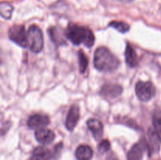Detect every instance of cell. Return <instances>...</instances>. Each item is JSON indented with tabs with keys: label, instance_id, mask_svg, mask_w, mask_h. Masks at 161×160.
<instances>
[{
	"label": "cell",
	"instance_id": "5bb4252c",
	"mask_svg": "<svg viewBox=\"0 0 161 160\" xmlns=\"http://www.w3.org/2000/svg\"><path fill=\"white\" fill-rule=\"evenodd\" d=\"M93 155L94 152L92 148L86 144H81L75 151V157L77 160H91Z\"/></svg>",
	"mask_w": 161,
	"mask_h": 160
},
{
	"label": "cell",
	"instance_id": "d6986e66",
	"mask_svg": "<svg viewBox=\"0 0 161 160\" xmlns=\"http://www.w3.org/2000/svg\"><path fill=\"white\" fill-rule=\"evenodd\" d=\"M14 7L10 4L7 3H1L0 5V12H1V16L5 19H10L11 15H12Z\"/></svg>",
	"mask_w": 161,
	"mask_h": 160
},
{
	"label": "cell",
	"instance_id": "e0dca14e",
	"mask_svg": "<svg viewBox=\"0 0 161 160\" xmlns=\"http://www.w3.org/2000/svg\"><path fill=\"white\" fill-rule=\"evenodd\" d=\"M153 124L154 131L158 136L161 143V110L156 109L153 115Z\"/></svg>",
	"mask_w": 161,
	"mask_h": 160
},
{
	"label": "cell",
	"instance_id": "52a82bcc",
	"mask_svg": "<svg viewBox=\"0 0 161 160\" xmlns=\"http://www.w3.org/2000/svg\"><path fill=\"white\" fill-rule=\"evenodd\" d=\"M80 108H79L78 105H72L69 112H68L65 120V127L69 131H72L74 128L76 126L77 123L80 120Z\"/></svg>",
	"mask_w": 161,
	"mask_h": 160
},
{
	"label": "cell",
	"instance_id": "8992f818",
	"mask_svg": "<svg viewBox=\"0 0 161 160\" xmlns=\"http://www.w3.org/2000/svg\"><path fill=\"white\" fill-rule=\"evenodd\" d=\"M49 123H50V119L48 116L47 115L39 114V113L31 115L27 121V125L29 128L36 129V130L44 128L48 125Z\"/></svg>",
	"mask_w": 161,
	"mask_h": 160
},
{
	"label": "cell",
	"instance_id": "9c48e42d",
	"mask_svg": "<svg viewBox=\"0 0 161 160\" xmlns=\"http://www.w3.org/2000/svg\"><path fill=\"white\" fill-rule=\"evenodd\" d=\"M146 148H147L146 140L134 144L127 153V160H142Z\"/></svg>",
	"mask_w": 161,
	"mask_h": 160
},
{
	"label": "cell",
	"instance_id": "ffe728a7",
	"mask_svg": "<svg viewBox=\"0 0 161 160\" xmlns=\"http://www.w3.org/2000/svg\"><path fill=\"white\" fill-rule=\"evenodd\" d=\"M78 56H79V64H80V73L83 74L86 72V69H87L88 59L83 50H80V51L78 52Z\"/></svg>",
	"mask_w": 161,
	"mask_h": 160
},
{
	"label": "cell",
	"instance_id": "3957f363",
	"mask_svg": "<svg viewBox=\"0 0 161 160\" xmlns=\"http://www.w3.org/2000/svg\"><path fill=\"white\" fill-rule=\"evenodd\" d=\"M28 47L33 53H40L43 49V35L40 28L36 24L31 25L28 28Z\"/></svg>",
	"mask_w": 161,
	"mask_h": 160
},
{
	"label": "cell",
	"instance_id": "4fadbf2b",
	"mask_svg": "<svg viewBox=\"0 0 161 160\" xmlns=\"http://www.w3.org/2000/svg\"><path fill=\"white\" fill-rule=\"evenodd\" d=\"M125 60L127 65L130 67H135L138 64V58L135 49L129 43L127 44L125 50Z\"/></svg>",
	"mask_w": 161,
	"mask_h": 160
},
{
	"label": "cell",
	"instance_id": "5b68a950",
	"mask_svg": "<svg viewBox=\"0 0 161 160\" xmlns=\"http://www.w3.org/2000/svg\"><path fill=\"white\" fill-rule=\"evenodd\" d=\"M135 93L142 101H149L155 96L156 88L151 82L138 81L135 86Z\"/></svg>",
	"mask_w": 161,
	"mask_h": 160
},
{
	"label": "cell",
	"instance_id": "6da1fadb",
	"mask_svg": "<svg viewBox=\"0 0 161 160\" xmlns=\"http://www.w3.org/2000/svg\"><path fill=\"white\" fill-rule=\"evenodd\" d=\"M65 37L74 45L84 44L85 46L91 48L94 45L95 37L90 28L76 24H69L66 28Z\"/></svg>",
	"mask_w": 161,
	"mask_h": 160
},
{
	"label": "cell",
	"instance_id": "7a4b0ae2",
	"mask_svg": "<svg viewBox=\"0 0 161 160\" xmlns=\"http://www.w3.org/2000/svg\"><path fill=\"white\" fill-rule=\"evenodd\" d=\"M94 65L100 72H113L119 67V61L108 49L102 46L94 52Z\"/></svg>",
	"mask_w": 161,
	"mask_h": 160
},
{
	"label": "cell",
	"instance_id": "ba28073f",
	"mask_svg": "<svg viewBox=\"0 0 161 160\" xmlns=\"http://www.w3.org/2000/svg\"><path fill=\"white\" fill-rule=\"evenodd\" d=\"M123 89L120 86L113 83H107L102 86L100 94L106 99H114L122 93Z\"/></svg>",
	"mask_w": 161,
	"mask_h": 160
},
{
	"label": "cell",
	"instance_id": "30bf717a",
	"mask_svg": "<svg viewBox=\"0 0 161 160\" xmlns=\"http://www.w3.org/2000/svg\"><path fill=\"white\" fill-rule=\"evenodd\" d=\"M35 136L37 141L42 144H48L53 142L55 139V133L51 130L46 128H41L36 130L35 132Z\"/></svg>",
	"mask_w": 161,
	"mask_h": 160
},
{
	"label": "cell",
	"instance_id": "44dd1931",
	"mask_svg": "<svg viewBox=\"0 0 161 160\" xmlns=\"http://www.w3.org/2000/svg\"><path fill=\"white\" fill-rule=\"evenodd\" d=\"M110 147H111V144H110V142L108 140H102L98 144V151L100 152H102V153H105V152H107L109 150Z\"/></svg>",
	"mask_w": 161,
	"mask_h": 160
},
{
	"label": "cell",
	"instance_id": "7402d4cb",
	"mask_svg": "<svg viewBox=\"0 0 161 160\" xmlns=\"http://www.w3.org/2000/svg\"><path fill=\"white\" fill-rule=\"evenodd\" d=\"M118 1L121 2V3H131L134 0H118Z\"/></svg>",
	"mask_w": 161,
	"mask_h": 160
},
{
	"label": "cell",
	"instance_id": "9a60e30c",
	"mask_svg": "<svg viewBox=\"0 0 161 160\" xmlns=\"http://www.w3.org/2000/svg\"><path fill=\"white\" fill-rule=\"evenodd\" d=\"M51 154L50 150L45 147H37L34 149L30 160H50Z\"/></svg>",
	"mask_w": 161,
	"mask_h": 160
},
{
	"label": "cell",
	"instance_id": "ac0fdd59",
	"mask_svg": "<svg viewBox=\"0 0 161 160\" xmlns=\"http://www.w3.org/2000/svg\"><path fill=\"white\" fill-rule=\"evenodd\" d=\"M108 26L115 28L118 31L121 33H126L130 30V25L124 21H119V20H113L108 24Z\"/></svg>",
	"mask_w": 161,
	"mask_h": 160
},
{
	"label": "cell",
	"instance_id": "7c38bea8",
	"mask_svg": "<svg viewBox=\"0 0 161 160\" xmlns=\"http://www.w3.org/2000/svg\"><path fill=\"white\" fill-rule=\"evenodd\" d=\"M87 127L96 140H100L103 136L104 127L102 122L96 119H90L86 122Z\"/></svg>",
	"mask_w": 161,
	"mask_h": 160
},
{
	"label": "cell",
	"instance_id": "277c9868",
	"mask_svg": "<svg viewBox=\"0 0 161 160\" xmlns=\"http://www.w3.org/2000/svg\"><path fill=\"white\" fill-rule=\"evenodd\" d=\"M9 39L23 48L28 47V34L24 25L15 24L10 27L8 31Z\"/></svg>",
	"mask_w": 161,
	"mask_h": 160
},
{
	"label": "cell",
	"instance_id": "8fae6325",
	"mask_svg": "<svg viewBox=\"0 0 161 160\" xmlns=\"http://www.w3.org/2000/svg\"><path fill=\"white\" fill-rule=\"evenodd\" d=\"M160 139L154 130L149 129L148 131V140L146 142L147 149L149 151V155H152L153 153H157L160 148Z\"/></svg>",
	"mask_w": 161,
	"mask_h": 160
},
{
	"label": "cell",
	"instance_id": "2e32d148",
	"mask_svg": "<svg viewBox=\"0 0 161 160\" xmlns=\"http://www.w3.org/2000/svg\"><path fill=\"white\" fill-rule=\"evenodd\" d=\"M48 33L50 35V39L57 45H60L64 44L65 40H64V35H65V33H63L61 31V29H59L58 27H51V28H50L48 30Z\"/></svg>",
	"mask_w": 161,
	"mask_h": 160
}]
</instances>
